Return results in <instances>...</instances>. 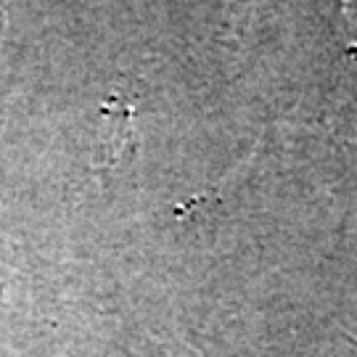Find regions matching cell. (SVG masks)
Here are the masks:
<instances>
[{"mask_svg":"<svg viewBox=\"0 0 357 357\" xmlns=\"http://www.w3.org/2000/svg\"><path fill=\"white\" fill-rule=\"evenodd\" d=\"M125 153H135V132H132V109L122 98L103 106L101 125V159L114 165Z\"/></svg>","mask_w":357,"mask_h":357,"instance_id":"1","label":"cell"}]
</instances>
